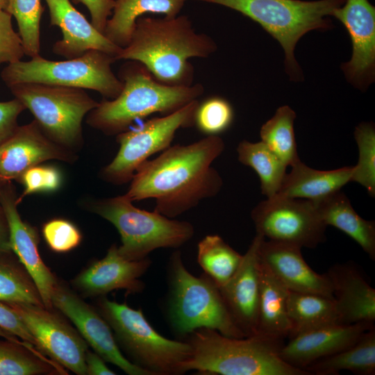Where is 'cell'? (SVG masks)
<instances>
[{
	"mask_svg": "<svg viewBox=\"0 0 375 375\" xmlns=\"http://www.w3.org/2000/svg\"><path fill=\"white\" fill-rule=\"evenodd\" d=\"M224 148L219 135L170 146L138 168L124 195L133 202L155 199V211L179 216L221 190L222 178L212 164Z\"/></svg>",
	"mask_w": 375,
	"mask_h": 375,
	"instance_id": "1",
	"label": "cell"
},
{
	"mask_svg": "<svg viewBox=\"0 0 375 375\" xmlns=\"http://www.w3.org/2000/svg\"><path fill=\"white\" fill-rule=\"evenodd\" d=\"M217 48L209 35L196 32L186 15L140 17L117 60L140 62L163 84L188 86L193 84L194 72L189 60L208 58Z\"/></svg>",
	"mask_w": 375,
	"mask_h": 375,
	"instance_id": "2",
	"label": "cell"
},
{
	"mask_svg": "<svg viewBox=\"0 0 375 375\" xmlns=\"http://www.w3.org/2000/svg\"><path fill=\"white\" fill-rule=\"evenodd\" d=\"M283 340L259 333L232 338L214 329L198 328L182 340L190 344L191 355L182 364L181 372L197 370L222 375H310L281 359Z\"/></svg>",
	"mask_w": 375,
	"mask_h": 375,
	"instance_id": "3",
	"label": "cell"
},
{
	"mask_svg": "<svg viewBox=\"0 0 375 375\" xmlns=\"http://www.w3.org/2000/svg\"><path fill=\"white\" fill-rule=\"evenodd\" d=\"M123 83L120 94L113 99H104L92 110L87 124L106 135L125 131L135 120L153 113L171 114L204 92L200 83L172 86L158 81L140 62L128 60L118 75Z\"/></svg>",
	"mask_w": 375,
	"mask_h": 375,
	"instance_id": "4",
	"label": "cell"
},
{
	"mask_svg": "<svg viewBox=\"0 0 375 375\" xmlns=\"http://www.w3.org/2000/svg\"><path fill=\"white\" fill-rule=\"evenodd\" d=\"M167 272L166 315L179 340L201 328L214 329L228 337H245L234 323L217 284L205 273L200 276L192 274L179 251L171 255Z\"/></svg>",
	"mask_w": 375,
	"mask_h": 375,
	"instance_id": "5",
	"label": "cell"
},
{
	"mask_svg": "<svg viewBox=\"0 0 375 375\" xmlns=\"http://www.w3.org/2000/svg\"><path fill=\"white\" fill-rule=\"evenodd\" d=\"M235 10L260 24L281 45L286 71L292 80H299L301 69L294 57L299 39L313 30L332 26L328 16L346 0H195Z\"/></svg>",
	"mask_w": 375,
	"mask_h": 375,
	"instance_id": "6",
	"label": "cell"
},
{
	"mask_svg": "<svg viewBox=\"0 0 375 375\" xmlns=\"http://www.w3.org/2000/svg\"><path fill=\"white\" fill-rule=\"evenodd\" d=\"M97 309L110 326L119 348L132 363L150 375L182 374L181 365L191 355L186 341L162 336L141 309L131 308L126 303L103 296Z\"/></svg>",
	"mask_w": 375,
	"mask_h": 375,
	"instance_id": "7",
	"label": "cell"
},
{
	"mask_svg": "<svg viewBox=\"0 0 375 375\" xmlns=\"http://www.w3.org/2000/svg\"><path fill=\"white\" fill-rule=\"evenodd\" d=\"M88 210L110 222L118 231L119 253L129 260H140L160 248L177 249L194 235L193 225L135 207L124 194L91 200Z\"/></svg>",
	"mask_w": 375,
	"mask_h": 375,
	"instance_id": "8",
	"label": "cell"
},
{
	"mask_svg": "<svg viewBox=\"0 0 375 375\" xmlns=\"http://www.w3.org/2000/svg\"><path fill=\"white\" fill-rule=\"evenodd\" d=\"M115 61L114 56L98 50L61 61L39 56L28 61L8 64L1 71V78L8 88L20 83H42L92 90L106 99H113L123 88L122 81L112 70Z\"/></svg>",
	"mask_w": 375,
	"mask_h": 375,
	"instance_id": "9",
	"label": "cell"
},
{
	"mask_svg": "<svg viewBox=\"0 0 375 375\" xmlns=\"http://www.w3.org/2000/svg\"><path fill=\"white\" fill-rule=\"evenodd\" d=\"M51 140L76 151L83 143L82 122L99 102L83 89L26 83L9 87Z\"/></svg>",
	"mask_w": 375,
	"mask_h": 375,
	"instance_id": "10",
	"label": "cell"
},
{
	"mask_svg": "<svg viewBox=\"0 0 375 375\" xmlns=\"http://www.w3.org/2000/svg\"><path fill=\"white\" fill-rule=\"evenodd\" d=\"M199 103L198 99L194 100L171 114L152 118L138 128L117 135L118 152L101 170V178L114 185L130 182L149 157L171 146L178 129L194 126Z\"/></svg>",
	"mask_w": 375,
	"mask_h": 375,
	"instance_id": "11",
	"label": "cell"
},
{
	"mask_svg": "<svg viewBox=\"0 0 375 375\" xmlns=\"http://www.w3.org/2000/svg\"><path fill=\"white\" fill-rule=\"evenodd\" d=\"M251 217L256 233L269 240L314 249L326 240V226L309 200L276 194L256 206Z\"/></svg>",
	"mask_w": 375,
	"mask_h": 375,
	"instance_id": "12",
	"label": "cell"
},
{
	"mask_svg": "<svg viewBox=\"0 0 375 375\" xmlns=\"http://www.w3.org/2000/svg\"><path fill=\"white\" fill-rule=\"evenodd\" d=\"M20 317L35 338L38 351L78 375H86L85 358L88 344L68 322L55 310L22 303H5Z\"/></svg>",
	"mask_w": 375,
	"mask_h": 375,
	"instance_id": "13",
	"label": "cell"
},
{
	"mask_svg": "<svg viewBox=\"0 0 375 375\" xmlns=\"http://www.w3.org/2000/svg\"><path fill=\"white\" fill-rule=\"evenodd\" d=\"M52 306L65 315L93 351L129 375H150L128 360L122 353L112 331L97 309L57 280L51 294Z\"/></svg>",
	"mask_w": 375,
	"mask_h": 375,
	"instance_id": "14",
	"label": "cell"
},
{
	"mask_svg": "<svg viewBox=\"0 0 375 375\" xmlns=\"http://www.w3.org/2000/svg\"><path fill=\"white\" fill-rule=\"evenodd\" d=\"M348 31L352 56L342 69L347 80L362 89L374 79L375 8L368 0H346L332 12Z\"/></svg>",
	"mask_w": 375,
	"mask_h": 375,
	"instance_id": "15",
	"label": "cell"
},
{
	"mask_svg": "<svg viewBox=\"0 0 375 375\" xmlns=\"http://www.w3.org/2000/svg\"><path fill=\"white\" fill-rule=\"evenodd\" d=\"M50 160L73 163L77 156L48 138L35 120L18 126L0 144V180L17 181L28 169Z\"/></svg>",
	"mask_w": 375,
	"mask_h": 375,
	"instance_id": "16",
	"label": "cell"
},
{
	"mask_svg": "<svg viewBox=\"0 0 375 375\" xmlns=\"http://www.w3.org/2000/svg\"><path fill=\"white\" fill-rule=\"evenodd\" d=\"M151 265L147 257L140 260H129L112 244L104 258L94 261L72 281V287L83 297H103L115 290L127 293L142 292L144 283L140 278Z\"/></svg>",
	"mask_w": 375,
	"mask_h": 375,
	"instance_id": "17",
	"label": "cell"
},
{
	"mask_svg": "<svg viewBox=\"0 0 375 375\" xmlns=\"http://www.w3.org/2000/svg\"><path fill=\"white\" fill-rule=\"evenodd\" d=\"M17 199L16 190L11 181L3 182L0 193V204L9 225L12 251L33 278L44 306L52 308L51 297L58 278L40 257L37 229L22 220L17 210Z\"/></svg>",
	"mask_w": 375,
	"mask_h": 375,
	"instance_id": "18",
	"label": "cell"
},
{
	"mask_svg": "<svg viewBox=\"0 0 375 375\" xmlns=\"http://www.w3.org/2000/svg\"><path fill=\"white\" fill-rule=\"evenodd\" d=\"M265 238L256 233L231 278L219 287L226 306L245 337L256 334L259 301L258 249Z\"/></svg>",
	"mask_w": 375,
	"mask_h": 375,
	"instance_id": "19",
	"label": "cell"
},
{
	"mask_svg": "<svg viewBox=\"0 0 375 375\" xmlns=\"http://www.w3.org/2000/svg\"><path fill=\"white\" fill-rule=\"evenodd\" d=\"M301 250L297 245L264 238L258 254L260 262L289 291L333 298L326 274L315 272L303 259Z\"/></svg>",
	"mask_w": 375,
	"mask_h": 375,
	"instance_id": "20",
	"label": "cell"
},
{
	"mask_svg": "<svg viewBox=\"0 0 375 375\" xmlns=\"http://www.w3.org/2000/svg\"><path fill=\"white\" fill-rule=\"evenodd\" d=\"M49 10L50 24L58 27L61 40L53 45V52L67 59L82 56L90 50H98L117 56L122 48L110 42L99 32L69 0H45Z\"/></svg>",
	"mask_w": 375,
	"mask_h": 375,
	"instance_id": "21",
	"label": "cell"
},
{
	"mask_svg": "<svg viewBox=\"0 0 375 375\" xmlns=\"http://www.w3.org/2000/svg\"><path fill=\"white\" fill-rule=\"evenodd\" d=\"M374 324H334L301 333L283 346L280 357L287 364L304 370L310 364L354 343ZM305 371V370H304Z\"/></svg>",
	"mask_w": 375,
	"mask_h": 375,
	"instance_id": "22",
	"label": "cell"
},
{
	"mask_svg": "<svg viewBox=\"0 0 375 375\" xmlns=\"http://www.w3.org/2000/svg\"><path fill=\"white\" fill-rule=\"evenodd\" d=\"M326 274L331 283L339 324H374L375 290L361 269L349 262L335 264Z\"/></svg>",
	"mask_w": 375,
	"mask_h": 375,
	"instance_id": "23",
	"label": "cell"
},
{
	"mask_svg": "<svg viewBox=\"0 0 375 375\" xmlns=\"http://www.w3.org/2000/svg\"><path fill=\"white\" fill-rule=\"evenodd\" d=\"M352 174L353 167L318 170L300 160L291 166L290 173H286L276 194L317 201L341 190L351 182Z\"/></svg>",
	"mask_w": 375,
	"mask_h": 375,
	"instance_id": "24",
	"label": "cell"
},
{
	"mask_svg": "<svg viewBox=\"0 0 375 375\" xmlns=\"http://www.w3.org/2000/svg\"><path fill=\"white\" fill-rule=\"evenodd\" d=\"M318 215L327 226H333L349 235L375 260V222L362 218L341 190L317 201H312Z\"/></svg>",
	"mask_w": 375,
	"mask_h": 375,
	"instance_id": "25",
	"label": "cell"
},
{
	"mask_svg": "<svg viewBox=\"0 0 375 375\" xmlns=\"http://www.w3.org/2000/svg\"><path fill=\"white\" fill-rule=\"evenodd\" d=\"M289 292L260 260L256 334L283 339L288 337L291 331L287 308Z\"/></svg>",
	"mask_w": 375,
	"mask_h": 375,
	"instance_id": "26",
	"label": "cell"
},
{
	"mask_svg": "<svg viewBox=\"0 0 375 375\" xmlns=\"http://www.w3.org/2000/svg\"><path fill=\"white\" fill-rule=\"evenodd\" d=\"M187 0H115L111 17L103 35L113 44L124 48L130 42L137 19L144 14L178 15Z\"/></svg>",
	"mask_w": 375,
	"mask_h": 375,
	"instance_id": "27",
	"label": "cell"
},
{
	"mask_svg": "<svg viewBox=\"0 0 375 375\" xmlns=\"http://www.w3.org/2000/svg\"><path fill=\"white\" fill-rule=\"evenodd\" d=\"M304 370L310 375H335L342 370L358 375H374L375 327L364 332L350 346L313 362Z\"/></svg>",
	"mask_w": 375,
	"mask_h": 375,
	"instance_id": "28",
	"label": "cell"
},
{
	"mask_svg": "<svg viewBox=\"0 0 375 375\" xmlns=\"http://www.w3.org/2000/svg\"><path fill=\"white\" fill-rule=\"evenodd\" d=\"M287 308L291 324L289 339L313 328L339 324L334 298L290 291Z\"/></svg>",
	"mask_w": 375,
	"mask_h": 375,
	"instance_id": "29",
	"label": "cell"
},
{
	"mask_svg": "<svg viewBox=\"0 0 375 375\" xmlns=\"http://www.w3.org/2000/svg\"><path fill=\"white\" fill-rule=\"evenodd\" d=\"M238 160L258 174L262 194L276 195L286 174V165L262 141H241L237 147Z\"/></svg>",
	"mask_w": 375,
	"mask_h": 375,
	"instance_id": "30",
	"label": "cell"
},
{
	"mask_svg": "<svg viewBox=\"0 0 375 375\" xmlns=\"http://www.w3.org/2000/svg\"><path fill=\"white\" fill-rule=\"evenodd\" d=\"M63 372L32 345L22 341L0 340V375H42Z\"/></svg>",
	"mask_w": 375,
	"mask_h": 375,
	"instance_id": "31",
	"label": "cell"
},
{
	"mask_svg": "<svg viewBox=\"0 0 375 375\" xmlns=\"http://www.w3.org/2000/svg\"><path fill=\"white\" fill-rule=\"evenodd\" d=\"M241 255L218 235H208L197 245V262L218 287L226 284L239 268Z\"/></svg>",
	"mask_w": 375,
	"mask_h": 375,
	"instance_id": "32",
	"label": "cell"
},
{
	"mask_svg": "<svg viewBox=\"0 0 375 375\" xmlns=\"http://www.w3.org/2000/svg\"><path fill=\"white\" fill-rule=\"evenodd\" d=\"M0 301L44 306L33 278L13 252L0 255Z\"/></svg>",
	"mask_w": 375,
	"mask_h": 375,
	"instance_id": "33",
	"label": "cell"
},
{
	"mask_svg": "<svg viewBox=\"0 0 375 375\" xmlns=\"http://www.w3.org/2000/svg\"><path fill=\"white\" fill-rule=\"evenodd\" d=\"M295 117V112L290 106H281L262 126L260 131V141L278 156L287 167L300 161L294 131Z\"/></svg>",
	"mask_w": 375,
	"mask_h": 375,
	"instance_id": "34",
	"label": "cell"
},
{
	"mask_svg": "<svg viewBox=\"0 0 375 375\" xmlns=\"http://www.w3.org/2000/svg\"><path fill=\"white\" fill-rule=\"evenodd\" d=\"M44 10L41 0H8L6 10L15 18L24 54L31 58L40 56V19Z\"/></svg>",
	"mask_w": 375,
	"mask_h": 375,
	"instance_id": "35",
	"label": "cell"
},
{
	"mask_svg": "<svg viewBox=\"0 0 375 375\" xmlns=\"http://www.w3.org/2000/svg\"><path fill=\"white\" fill-rule=\"evenodd\" d=\"M359 152L358 161L353 166L351 182L363 186L375 196V130L372 123H362L354 132Z\"/></svg>",
	"mask_w": 375,
	"mask_h": 375,
	"instance_id": "36",
	"label": "cell"
},
{
	"mask_svg": "<svg viewBox=\"0 0 375 375\" xmlns=\"http://www.w3.org/2000/svg\"><path fill=\"white\" fill-rule=\"evenodd\" d=\"M234 111L224 98L210 97L199 102L194 115V125L207 135H218L232 124Z\"/></svg>",
	"mask_w": 375,
	"mask_h": 375,
	"instance_id": "37",
	"label": "cell"
},
{
	"mask_svg": "<svg viewBox=\"0 0 375 375\" xmlns=\"http://www.w3.org/2000/svg\"><path fill=\"white\" fill-rule=\"evenodd\" d=\"M17 182L24 186L22 194L17 199L19 204L28 195L57 190L60 187L62 176L56 167L40 164L25 171Z\"/></svg>",
	"mask_w": 375,
	"mask_h": 375,
	"instance_id": "38",
	"label": "cell"
},
{
	"mask_svg": "<svg viewBox=\"0 0 375 375\" xmlns=\"http://www.w3.org/2000/svg\"><path fill=\"white\" fill-rule=\"evenodd\" d=\"M42 235L49 247L57 253H65L79 245L82 235L78 228L65 219H53L42 227Z\"/></svg>",
	"mask_w": 375,
	"mask_h": 375,
	"instance_id": "39",
	"label": "cell"
},
{
	"mask_svg": "<svg viewBox=\"0 0 375 375\" xmlns=\"http://www.w3.org/2000/svg\"><path fill=\"white\" fill-rule=\"evenodd\" d=\"M22 40L12 25V15L0 10V65L21 60L24 56Z\"/></svg>",
	"mask_w": 375,
	"mask_h": 375,
	"instance_id": "40",
	"label": "cell"
},
{
	"mask_svg": "<svg viewBox=\"0 0 375 375\" xmlns=\"http://www.w3.org/2000/svg\"><path fill=\"white\" fill-rule=\"evenodd\" d=\"M0 328L21 338L38 351V343L26 326L9 306L1 301Z\"/></svg>",
	"mask_w": 375,
	"mask_h": 375,
	"instance_id": "41",
	"label": "cell"
},
{
	"mask_svg": "<svg viewBox=\"0 0 375 375\" xmlns=\"http://www.w3.org/2000/svg\"><path fill=\"white\" fill-rule=\"evenodd\" d=\"M24 110V104L16 98L0 101V144L14 133L19 126L17 118Z\"/></svg>",
	"mask_w": 375,
	"mask_h": 375,
	"instance_id": "42",
	"label": "cell"
},
{
	"mask_svg": "<svg viewBox=\"0 0 375 375\" xmlns=\"http://www.w3.org/2000/svg\"><path fill=\"white\" fill-rule=\"evenodd\" d=\"M74 3H83L89 10L91 23L103 34L108 17L112 15L115 0H72Z\"/></svg>",
	"mask_w": 375,
	"mask_h": 375,
	"instance_id": "43",
	"label": "cell"
},
{
	"mask_svg": "<svg viewBox=\"0 0 375 375\" xmlns=\"http://www.w3.org/2000/svg\"><path fill=\"white\" fill-rule=\"evenodd\" d=\"M85 362L88 375L116 374L106 365V361L94 351H91L89 349L86 351Z\"/></svg>",
	"mask_w": 375,
	"mask_h": 375,
	"instance_id": "44",
	"label": "cell"
},
{
	"mask_svg": "<svg viewBox=\"0 0 375 375\" xmlns=\"http://www.w3.org/2000/svg\"><path fill=\"white\" fill-rule=\"evenodd\" d=\"M9 225L0 205V255L11 253Z\"/></svg>",
	"mask_w": 375,
	"mask_h": 375,
	"instance_id": "45",
	"label": "cell"
},
{
	"mask_svg": "<svg viewBox=\"0 0 375 375\" xmlns=\"http://www.w3.org/2000/svg\"><path fill=\"white\" fill-rule=\"evenodd\" d=\"M0 337L3 338L4 339L11 340L13 342H20L17 337L10 333V332L0 328Z\"/></svg>",
	"mask_w": 375,
	"mask_h": 375,
	"instance_id": "46",
	"label": "cell"
},
{
	"mask_svg": "<svg viewBox=\"0 0 375 375\" xmlns=\"http://www.w3.org/2000/svg\"><path fill=\"white\" fill-rule=\"evenodd\" d=\"M8 0H0V10H6L8 6Z\"/></svg>",
	"mask_w": 375,
	"mask_h": 375,
	"instance_id": "47",
	"label": "cell"
},
{
	"mask_svg": "<svg viewBox=\"0 0 375 375\" xmlns=\"http://www.w3.org/2000/svg\"><path fill=\"white\" fill-rule=\"evenodd\" d=\"M3 183V182L1 181L0 180V193H1V185H2V183ZM0 205H1V204H0Z\"/></svg>",
	"mask_w": 375,
	"mask_h": 375,
	"instance_id": "48",
	"label": "cell"
}]
</instances>
